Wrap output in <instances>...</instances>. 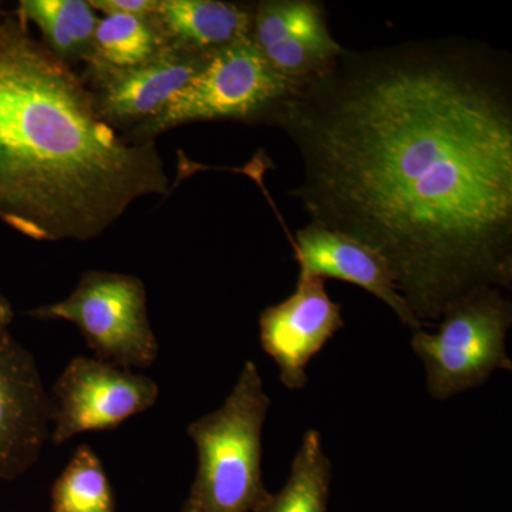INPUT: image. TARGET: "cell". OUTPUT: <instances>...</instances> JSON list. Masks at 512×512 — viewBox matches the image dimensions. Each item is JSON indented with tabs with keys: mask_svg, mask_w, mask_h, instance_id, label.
<instances>
[{
	"mask_svg": "<svg viewBox=\"0 0 512 512\" xmlns=\"http://www.w3.org/2000/svg\"><path fill=\"white\" fill-rule=\"evenodd\" d=\"M168 45L156 15H104L99 19L86 63L93 79L140 66L160 55Z\"/></svg>",
	"mask_w": 512,
	"mask_h": 512,
	"instance_id": "cell-13",
	"label": "cell"
},
{
	"mask_svg": "<svg viewBox=\"0 0 512 512\" xmlns=\"http://www.w3.org/2000/svg\"><path fill=\"white\" fill-rule=\"evenodd\" d=\"M52 512H116L113 487L96 451L87 444L74 450L50 491Z\"/></svg>",
	"mask_w": 512,
	"mask_h": 512,
	"instance_id": "cell-17",
	"label": "cell"
},
{
	"mask_svg": "<svg viewBox=\"0 0 512 512\" xmlns=\"http://www.w3.org/2000/svg\"><path fill=\"white\" fill-rule=\"evenodd\" d=\"M170 191L154 140L120 137L69 64L2 16L0 221L35 241L84 242Z\"/></svg>",
	"mask_w": 512,
	"mask_h": 512,
	"instance_id": "cell-2",
	"label": "cell"
},
{
	"mask_svg": "<svg viewBox=\"0 0 512 512\" xmlns=\"http://www.w3.org/2000/svg\"><path fill=\"white\" fill-rule=\"evenodd\" d=\"M0 18H2V16H0Z\"/></svg>",
	"mask_w": 512,
	"mask_h": 512,
	"instance_id": "cell-21",
	"label": "cell"
},
{
	"mask_svg": "<svg viewBox=\"0 0 512 512\" xmlns=\"http://www.w3.org/2000/svg\"><path fill=\"white\" fill-rule=\"evenodd\" d=\"M325 282L298 276L295 292L259 316V342L286 389H305L312 357L345 326L342 305L330 299Z\"/></svg>",
	"mask_w": 512,
	"mask_h": 512,
	"instance_id": "cell-9",
	"label": "cell"
},
{
	"mask_svg": "<svg viewBox=\"0 0 512 512\" xmlns=\"http://www.w3.org/2000/svg\"><path fill=\"white\" fill-rule=\"evenodd\" d=\"M210 57L170 43L140 66L93 77L96 92H92L101 117L113 127L146 123L201 72Z\"/></svg>",
	"mask_w": 512,
	"mask_h": 512,
	"instance_id": "cell-10",
	"label": "cell"
},
{
	"mask_svg": "<svg viewBox=\"0 0 512 512\" xmlns=\"http://www.w3.org/2000/svg\"><path fill=\"white\" fill-rule=\"evenodd\" d=\"M94 10L104 15L147 16L156 15L158 0H90Z\"/></svg>",
	"mask_w": 512,
	"mask_h": 512,
	"instance_id": "cell-18",
	"label": "cell"
},
{
	"mask_svg": "<svg viewBox=\"0 0 512 512\" xmlns=\"http://www.w3.org/2000/svg\"><path fill=\"white\" fill-rule=\"evenodd\" d=\"M16 16L42 33L43 46L63 63L84 60L92 50L99 18L84 0H22Z\"/></svg>",
	"mask_w": 512,
	"mask_h": 512,
	"instance_id": "cell-14",
	"label": "cell"
},
{
	"mask_svg": "<svg viewBox=\"0 0 512 512\" xmlns=\"http://www.w3.org/2000/svg\"><path fill=\"white\" fill-rule=\"evenodd\" d=\"M332 477V461L325 453L322 436L318 430H308L284 487L256 512H328Z\"/></svg>",
	"mask_w": 512,
	"mask_h": 512,
	"instance_id": "cell-15",
	"label": "cell"
},
{
	"mask_svg": "<svg viewBox=\"0 0 512 512\" xmlns=\"http://www.w3.org/2000/svg\"><path fill=\"white\" fill-rule=\"evenodd\" d=\"M252 40L259 49L284 40L339 46L330 33L325 6L315 0H264L255 3Z\"/></svg>",
	"mask_w": 512,
	"mask_h": 512,
	"instance_id": "cell-16",
	"label": "cell"
},
{
	"mask_svg": "<svg viewBox=\"0 0 512 512\" xmlns=\"http://www.w3.org/2000/svg\"><path fill=\"white\" fill-rule=\"evenodd\" d=\"M53 399L35 356L6 333L0 338V480L35 466L50 439Z\"/></svg>",
	"mask_w": 512,
	"mask_h": 512,
	"instance_id": "cell-8",
	"label": "cell"
},
{
	"mask_svg": "<svg viewBox=\"0 0 512 512\" xmlns=\"http://www.w3.org/2000/svg\"><path fill=\"white\" fill-rule=\"evenodd\" d=\"M29 315L73 323L94 357L111 365L146 369L160 352L148 318L146 286L137 276L84 272L66 299L32 309Z\"/></svg>",
	"mask_w": 512,
	"mask_h": 512,
	"instance_id": "cell-6",
	"label": "cell"
},
{
	"mask_svg": "<svg viewBox=\"0 0 512 512\" xmlns=\"http://www.w3.org/2000/svg\"><path fill=\"white\" fill-rule=\"evenodd\" d=\"M308 82L276 72L254 40L235 43L211 55L200 73L153 119L131 128V140L200 121H241L276 126L293 97Z\"/></svg>",
	"mask_w": 512,
	"mask_h": 512,
	"instance_id": "cell-4",
	"label": "cell"
},
{
	"mask_svg": "<svg viewBox=\"0 0 512 512\" xmlns=\"http://www.w3.org/2000/svg\"><path fill=\"white\" fill-rule=\"evenodd\" d=\"M313 224L386 259L421 325L512 288V60L466 37L343 50L276 126Z\"/></svg>",
	"mask_w": 512,
	"mask_h": 512,
	"instance_id": "cell-1",
	"label": "cell"
},
{
	"mask_svg": "<svg viewBox=\"0 0 512 512\" xmlns=\"http://www.w3.org/2000/svg\"><path fill=\"white\" fill-rule=\"evenodd\" d=\"M50 396V441L62 446L92 431L117 429L124 421L153 409L160 397L156 380L97 357L76 356L57 377Z\"/></svg>",
	"mask_w": 512,
	"mask_h": 512,
	"instance_id": "cell-7",
	"label": "cell"
},
{
	"mask_svg": "<svg viewBox=\"0 0 512 512\" xmlns=\"http://www.w3.org/2000/svg\"><path fill=\"white\" fill-rule=\"evenodd\" d=\"M180 512H191V511L188 510V508L185 507V505H183V508H181Z\"/></svg>",
	"mask_w": 512,
	"mask_h": 512,
	"instance_id": "cell-20",
	"label": "cell"
},
{
	"mask_svg": "<svg viewBox=\"0 0 512 512\" xmlns=\"http://www.w3.org/2000/svg\"><path fill=\"white\" fill-rule=\"evenodd\" d=\"M293 258L299 264V276L338 279L359 286L386 303L404 326L423 329L397 289L396 279L386 259L363 242L309 222L296 232L292 241Z\"/></svg>",
	"mask_w": 512,
	"mask_h": 512,
	"instance_id": "cell-11",
	"label": "cell"
},
{
	"mask_svg": "<svg viewBox=\"0 0 512 512\" xmlns=\"http://www.w3.org/2000/svg\"><path fill=\"white\" fill-rule=\"evenodd\" d=\"M254 9L222 0H158L156 19L171 45L214 55L252 39Z\"/></svg>",
	"mask_w": 512,
	"mask_h": 512,
	"instance_id": "cell-12",
	"label": "cell"
},
{
	"mask_svg": "<svg viewBox=\"0 0 512 512\" xmlns=\"http://www.w3.org/2000/svg\"><path fill=\"white\" fill-rule=\"evenodd\" d=\"M507 291L483 288L448 306L436 333L414 330L412 349L426 373L427 392L436 400L483 386L498 370H512L507 335L512 303Z\"/></svg>",
	"mask_w": 512,
	"mask_h": 512,
	"instance_id": "cell-5",
	"label": "cell"
},
{
	"mask_svg": "<svg viewBox=\"0 0 512 512\" xmlns=\"http://www.w3.org/2000/svg\"><path fill=\"white\" fill-rule=\"evenodd\" d=\"M271 397L252 360L215 412L187 427L197 473L185 507L191 512H256L272 493L262 480V431Z\"/></svg>",
	"mask_w": 512,
	"mask_h": 512,
	"instance_id": "cell-3",
	"label": "cell"
},
{
	"mask_svg": "<svg viewBox=\"0 0 512 512\" xmlns=\"http://www.w3.org/2000/svg\"><path fill=\"white\" fill-rule=\"evenodd\" d=\"M13 319H15V311H13L12 303L0 292V338L9 333Z\"/></svg>",
	"mask_w": 512,
	"mask_h": 512,
	"instance_id": "cell-19",
	"label": "cell"
}]
</instances>
